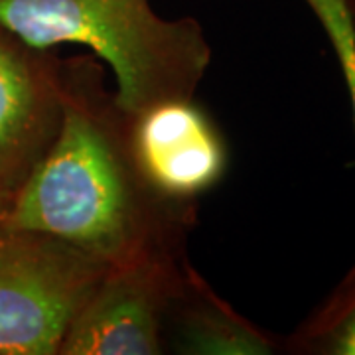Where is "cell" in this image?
Returning a JSON list of instances; mask_svg holds the SVG:
<instances>
[{
    "instance_id": "cell-1",
    "label": "cell",
    "mask_w": 355,
    "mask_h": 355,
    "mask_svg": "<svg viewBox=\"0 0 355 355\" xmlns=\"http://www.w3.org/2000/svg\"><path fill=\"white\" fill-rule=\"evenodd\" d=\"M191 202L162 196L142 174L130 116L91 58L62 60L55 139L12 196L4 225L69 243L105 265L188 259Z\"/></svg>"
},
{
    "instance_id": "cell-10",
    "label": "cell",
    "mask_w": 355,
    "mask_h": 355,
    "mask_svg": "<svg viewBox=\"0 0 355 355\" xmlns=\"http://www.w3.org/2000/svg\"><path fill=\"white\" fill-rule=\"evenodd\" d=\"M10 200H12V196H10V193H6V191L0 190V221H2L4 216H6V209H8V205H10Z\"/></svg>"
},
{
    "instance_id": "cell-5",
    "label": "cell",
    "mask_w": 355,
    "mask_h": 355,
    "mask_svg": "<svg viewBox=\"0 0 355 355\" xmlns=\"http://www.w3.org/2000/svg\"><path fill=\"white\" fill-rule=\"evenodd\" d=\"M62 121V60L0 28V190L14 196Z\"/></svg>"
},
{
    "instance_id": "cell-9",
    "label": "cell",
    "mask_w": 355,
    "mask_h": 355,
    "mask_svg": "<svg viewBox=\"0 0 355 355\" xmlns=\"http://www.w3.org/2000/svg\"><path fill=\"white\" fill-rule=\"evenodd\" d=\"M328 36L352 99L355 121V26L345 0H304Z\"/></svg>"
},
{
    "instance_id": "cell-7",
    "label": "cell",
    "mask_w": 355,
    "mask_h": 355,
    "mask_svg": "<svg viewBox=\"0 0 355 355\" xmlns=\"http://www.w3.org/2000/svg\"><path fill=\"white\" fill-rule=\"evenodd\" d=\"M178 349L196 355H270L279 342L239 316L193 270L186 288L172 302Z\"/></svg>"
},
{
    "instance_id": "cell-3",
    "label": "cell",
    "mask_w": 355,
    "mask_h": 355,
    "mask_svg": "<svg viewBox=\"0 0 355 355\" xmlns=\"http://www.w3.org/2000/svg\"><path fill=\"white\" fill-rule=\"evenodd\" d=\"M107 268L69 243L0 221V355H60Z\"/></svg>"
},
{
    "instance_id": "cell-4",
    "label": "cell",
    "mask_w": 355,
    "mask_h": 355,
    "mask_svg": "<svg viewBox=\"0 0 355 355\" xmlns=\"http://www.w3.org/2000/svg\"><path fill=\"white\" fill-rule=\"evenodd\" d=\"M193 268L188 259L109 266L65 331L60 355H158L172 302Z\"/></svg>"
},
{
    "instance_id": "cell-6",
    "label": "cell",
    "mask_w": 355,
    "mask_h": 355,
    "mask_svg": "<svg viewBox=\"0 0 355 355\" xmlns=\"http://www.w3.org/2000/svg\"><path fill=\"white\" fill-rule=\"evenodd\" d=\"M130 142L154 190L176 202L211 190L227 168L225 142L193 99L158 103L130 116Z\"/></svg>"
},
{
    "instance_id": "cell-8",
    "label": "cell",
    "mask_w": 355,
    "mask_h": 355,
    "mask_svg": "<svg viewBox=\"0 0 355 355\" xmlns=\"http://www.w3.org/2000/svg\"><path fill=\"white\" fill-rule=\"evenodd\" d=\"M296 354L355 355V266L288 342Z\"/></svg>"
},
{
    "instance_id": "cell-11",
    "label": "cell",
    "mask_w": 355,
    "mask_h": 355,
    "mask_svg": "<svg viewBox=\"0 0 355 355\" xmlns=\"http://www.w3.org/2000/svg\"><path fill=\"white\" fill-rule=\"evenodd\" d=\"M347 2V8H349V14H352V22L355 26V0H345Z\"/></svg>"
},
{
    "instance_id": "cell-2",
    "label": "cell",
    "mask_w": 355,
    "mask_h": 355,
    "mask_svg": "<svg viewBox=\"0 0 355 355\" xmlns=\"http://www.w3.org/2000/svg\"><path fill=\"white\" fill-rule=\"evenodd\" d=\"M0 28L36 50L89 48L109 65L114 101L128 116L193 99L211 64L202 24L162 18L150 0H0Z\"/></svg>"
}]
</instances>
